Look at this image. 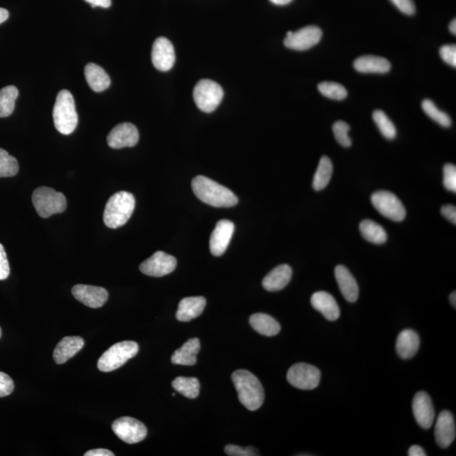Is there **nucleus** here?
Listing matches in <instances>:
<instances>
[{
	"mask_svg": "<svg viewBox=\"0 0 456 456\" xmlns=\"http://www.w3.org/2000/svg\"><path fill=\"white\" fill-rule=\"evenodd\" d=\"M401 12L412 15L416 12V6L413 0H391Z\"/></svg>",
	"mask_w": 456,
	"mask_h": 456,
	"instance_id": "37998d69",
	"label": "nucleus"
},
{
	"mask_svg": "<svg viewBox=\"0 0 456 456\" xmlns=\"http://www.w3.org/2000/svg\"><path fill=\"white\" fill-rule=\"evenodd\" d=\"M85 1L89 3L92 8H109L112 5L111 0H85Z\"/></svg>",
	"mask_w": 456,
	"mask_h": 456,
	"instance_id": "49530a36",
	"label": "nucleus"
},
{
	"mask_svg": "<svg viewBox=\"0 0 456 456\" xmlns=\"http://www.w3.org/2000/svg\"><path fill=\"white\" fill-rule=\"evenodd\" d=\"M318 90L323 96L333 100L341 101L348 96V91L342 85L330 81L319 83Z\"/></svg>",
	"mask_w": 456,
	"mask_h": 456,
	"instance_id": "c9c22d12",
	"label": "nucleus"
},
{
	"mask_svg": "<svg viewBox=\"0 0 456 456\" xmlns=\"http://www.w3.org/2000/svg\"><path fill=\"white\" fill-rule=\"evenodd\" d=\"M18 96V89L14 85L0 90V118H7L13 114Z\"/></svg>",
	"mask_w": 456,
	"mask_h": 456,
	"instance_id": "2f4dec72",
	"label": "nucleus"
},
{
	"mask_svg": "<svg viewBox=\"0 0 456 456\" xmlns=\"http://www.w3.org/2000/svg\"><path fill=\"white\" fill-rule=\"evenodd\" d=\"M112 430L121 440L130 444L142 442L147 435L145 424L130 416L115 420Z\"/></svg>",
	"mask_w": 456,
	"mask_h": 456,
	"instance_id": "9d476101",
	"label": "nucleus"
},
{
	"mask_svg": "<svg viewBox=\"0 0 456 456\" xmlns=\"http://www.w3.org/2000/svg\"><path fill=\"white\" fill-rule=\"evenodd\" d=\"M14 382L8 374L0 372V398L10 395L14 391Z\"/></svg>",
	"mask_w": 456,
	"mask_h": 456,
	"instance_id": "a19ab883",
	"label": "nucleus"
},
{
	"mask_svg": "<svg viewBox=\"0 0 456 456\" xmlns=\"http://www.w3.org/2000/svg\"><path fill=\"white\" fill-rule=\"evenodd\" d=\"M8 18H9V12H8V10L3 9V8H0V24H2V23L7 21Z\"/></svg>",
	"mask_w": 456,
	"mask_h": 456,
	"instance_id": "09e8293b",
	"label": "nucleus"
},
{
	"mask_svg": "<svg viewBox=\"0 0 456 456\" xmlns=\"http://www.w3.org/2000/svg\"><path fill=\"white\" fill-rule=\"evenodd\" d=\"M253 329L264 337H275L280 332V326L276 319L266 314H255L249 318Z\"/></svg>",
	"mask_w": 456,
	"mask_h": 456,
	"instance_id": "cd10ccee",
	"label": "nucleus"
},
{
	"mask_svg": "<svg viewBox=\"0 0 456 456\" xmlns=\"http://www.w3.org/2000/svg\"><path fill=\"white\" fill-rule=\"evenodd\" d=\"M225 453L229 456H255L260 455L255 448L249 446L242 448L229 444L225 447Z\"/></svg>",
	"mask_w": 456,
	"mask_h": 456,
	"instance_id": "58836bf2",
	"label": "nucleus"
},
{
	"mask_svg": "<svg viewBox=\"0 0 456 456\" xmlns=\"http://www.w3.org/2000/svg\"><path fill=\"white\" fill-rule=\"evenodd\" d=\"M32 200L38 215L42 218L63 213L67 208L64 194L48 187H40L35 190Z\"/></svg>",
	"mask_w": 456,
	"mask_h": 456,
	"instance_id": "423d86ee",
	"label": "nucleus"
},
{
	"mask_svg": "<svg viewBox=\"0 0 456 456\" xmlns=\"http://www.w3.org/2000/svg\"><path fill=\"white\" fill-rule=\"evenodd\" d=\"M18 171L17 160L0 148V178L15 176Z\"/></svg>",
	"mask_w": 456,
	"mask_h": 456,
	"instance_id": "f704fd0d",
	"label": "nucleus"
},
{
	"mask_svg": "<svg viewBox=\"0 0 456 456\" xmlns=\"http://www.w3.org/2000/svg\"><path fill=\"white\" fill-rule=\"evenodd\" d=\"M177 267V260L167 253L158 251L140 264V270L146 276L162 278L174 271Z\"/></svg>",
	"mask_w": 456,
	"mask_h": 456,
	"instance_id": "f8f14e48",
	"label": "nucleus"
},
{
	"mask_svg": "<svg viewBox=\"0 0 456 456\" xmlns=\"http://www.w3.org/2000/svg\"><path fill=\"white\" fill-rule=\"evenodd\" d=\"M412 412L416 423L424 430H428L434 423L435 412L430 396L426 392L416 394L412 401Z\"/></svg>",
	"mask_w": 456,
	"mask_h": 456,
	"instance_id": "dca6fc26",
	"label": "nucleus"
},
{
	"mask_svg": "<svg viewBox=\"0 0 456 456\" xmlns=\"http://www.w3.org/2000/svg\"><path fill=\"white\" fill-rule=\"evenodd\" d=\"M85 76L90 88L96 92H103L110 87V77L99 65L90 63L85 66Z\"/></svg>",
	"mask_w": 456,
	"mask_h": 456,
	"instance_id": "bb28decb",
	"label": "nucleus"
},
{
	"mask_svg": "<svg viewBox=\"0 0 456 456\" xmlns=\"http://www.w3.org/2000/svg\"><path fill=\"white\" fill-rule=\"evenodd\" d=\"M270 1L276 6H286L291 3L292 0H270Z\"/></svg>",
	"mask_w": 456,
	"mask_h": 456,
	"instance_id": "8fccbe9b",
	"label": "nucleus"
},
{
	"mask_svg": "<svg viewBox=\"0 0 456 456\" xmlns=\"http://www.w3.org/2000/svg\"><path fill=\"white\" fill-rule=\"evenodd\" d=\"M135 200L133 194L120 191L109 199L105 206L103 221L109 228L116 229L122 227L133 214Z\"/></svg>",
	"mask_w": 456,
	"mask_h": 456,
	"instance_id": "7ed1b4c3",
	"label": "nucleus"
},
{
	"mask_svg": "<svg viewBox=\"0 0 456 456\" xmlns=\"http://www.w3.org/2000/svg\"><path fill=\"white\" fill-rule=\"evenodd\" d=\"M351 128L348 124L344 121H337L334 124L333 132L337 142L341 146L344 147H350L352 146V140L350 139L348 132Z\"/></svg>",
	"mask_w": 456,
	"mask_h": 456,
	"instance_id": "e433bc0d",
	"label": "nucleus"
},
{
	"mask_svg": "<svg viewBox=\"0 0 456 456\" xmlns=\"http://www.w3.org/2000/svg\"><path fill=\"white\" fill-rule=\"evenodd\" d=\"M1 336H2V330L1 328H0V337H1Z\"/></svg>",
	"mask_w": 456,
	"mask_h": 456,
	"instance_id": "864d4df0",
	"label": "nucleus"
},
{
	"mask_svg": "<svg viewBox=\"0 0 456 456\" xmlns=\"http://www.w3.org/2000/svg\"><path fill=\"white\" fill-rule=\"evenodd\" d=\"M206 305L204 297H189L182 299L176 313L178 321L189 322L203 313Z\"/></svg>",
	"mask_w": 456,
	"mask_h": 456,
	"instance_id": "4be33fe9",
	"label": "nucleus"
},
{
	"mask_svg": "<svg viewBox=\"0 0 456 456\" xmlns=\"http://www.w3.org/2000/svg\"><path fill=\"white\" fill-rule=\"evenodd\" d=\"M235 225L229 220H221L217 222L210 239V249L213 255L221 256L227 251Z\"/></svg>",
	"mask_w": 456,
	"mask_h": 456,
	"instance_id": "2eb2a0df",
	"label": "nucleus"
},
{
	"mask_svg": "<svg viewBox=\"0 0 456 456\" xmlns=\"http://www.w3.org/2000/svg\"><path fill=\"white\" fill-rule=\"evenodd\" d=\"M322 30L316 26H309L299 29L297 32H288L284 45L287 48L297 51H305L313 48L321 40Z\"/></svg>",
	"mask_w": 456,
	"mask_h": 456,
	"instance_id": "9b49d317",
	"label": "nucleus"
},
{
	"mask_svg": "<svg viewBox=\"0 0 456 456\" xmlns=\"http://www.w3.org/2000/svg\"><path fill=\"white\" fill-rule=\"evenodd\" d=\"M353 66L357 71L365 74H385L391 69V62L387 58L373 56L357 58Z\"/></svg>",
	"mask_w": 456,
	"mask_h": 456,
	"instance_id": "393cba45",
	"label": "nucleus"
},
{
	"mask_svg": "<svg viewBox=\"0 0 456 456\" xmlns=\"http://www.w3.org/2000/svg\"><path fill=\"white\" fill-rule=\"evenodd\" d=\"M371 202L374 208L382 216L393 221H403L407 216V210L399 198L388 191H378L372 194Z\"/></svg>",
	"mask_w": 456,
	"mask_h": 456,
	"instance_id": "6e6552de",
	"label": "nucleus"
},
{
	"mask_svg": "<svg viewBox=\"0 0 456 456\" xmlns=\"http://www.w3.org/2000/svg\"><path fill=\"white\" fill-rule=\"evenodd\" d=\"M434 435L436 442L441 448H448L453 443L456 436V427L454 416L449 411L439 413L435 425Z\"/></svg>",
	"mask_w": 456,
	"mask_h": 456,
	"instance_id": "a211bd4d",
	"label": "nucleus"
},
{
	"mask_svg": "<svg viewBox=\"0 0 456 456\" xmlns=\"http://www.w3.org/2000/svg\"><path fill=\"white\" fill-rule=\"evenodd\" d=\"M139 131L134 124L123 123L118 124L108 135V146L114 149L135 146L139 142Z\"/></svg>",
	"mask_w": 456,
	"mask_h": 456,
	"instance_id": "4468645a",
	"label": "nucleus"
},
{
	"mask_svg": "<svg viewBox=\"0 0 456 456\" xmlns=\"http://www.w3.org/2000/svg\"><path fill=\"white\" fill-rule=\"evenodd\" d=\"M175 51L173 44L166 37H158L154 42L151 51V61L154 67L160 71H169L174 67Z\"/></svg>",
	"mask_w": 456,
	"mask_h": 456,
	"instance_id": "ddd939ff",
	"label": "nucleus"
},
{
	"mask_svg": "<svg viewBox=\"0 0 456 456\" xmlns=\"http://www.w3.org/2000/svg\"><path fill=\"white\" fill-rule=\"evenodd\" d=\"M422 108L425 114L430 118L438 123L439 126L444 128L451 126L452 121L450 117L436 106L434 101L430 99H425L422 103Z\"/></svg>",
	"mask_w": 456,
	"mask_h": 456,
	"instance_id": "473e14b6",
	"label": "nucleus"
},
{
	"mask_svg": "<svg viewBox=\"0 0 456 456\" xmlns=\"http://www.w3.org/2000/svg\"><path fill=\"white\" fill-rule=\"evenodd\" d=\"M335 276H336L339 288L341 292L343 297L349 303H355L360 295V288H358L356 279L352 275L348 268L344 266H338L335 270Z\"/></svg>",
	"mask_w": 456,
	"mask_h": 456,
	"instance_id": "aec40b11",
	"label": "nucleus"
},
{
	"mask_svg": "<svg viewBox=\"0 0 456 456\" xmlns=\"http://www.w3.org/2000/svg\"><path fill=\"white\" fill-rule=\"evenodd\" d=\"M53 117L54 126L60 133L68 135L75 131L78 124V115L75 100L67 90H62L58 93Z\"/></svg>",
	"mask_w": 456,
	"mask_h": 456,
	"instance_id": "20e7f679",
	"label": "nucleus"
},
{
	"mask_svg": "<svg viewBox=\"0 0 456 456\" xmlns=\"http://www.w3.org/2000/svg\"><path fill=\"white\" fill-rule=\"evenodd\" d=\"M200 350V340L198 338H191L174 353L171 361L176 365H194L197 362L196 356Z\"/></svg>",
	"mask_w": 456,
	"mask_h": 456,
	"instance_id": "a878e982",
	"label": "nucleus"
},
{
	"mask_svg": "<svg viewBox=\"0 0 456 456\" xmlns=\"http://www.w3.org/2000/svg\"><path fill=\"white\" fill-rule=\"evenodd\" d=\"M420 346V338L415 330L407 329L401 331L396 341V352L403 360L415 356Z\"/></svg>",
	"mask_w": 456,
	"mask_h": 456,
	"instance_id": "5701e85b",
	"label": "nucleus"
},
{
	"mask_svg": "<svg viewBox=\"0 0 456 456\" xmlns=\"http://www.w3.org/2000/svg\"><path fill=\"white\" fill-rule=\"evenodd\" d=\"M171 396H176V394L173 393V394H171Z\"/></svg>",
	"mask_w": 456,
	"mask_h": 456,
	"instance_id": "5fc2aeb1",
	"label": "nucleus"
},
{
	"mask_svg": "<svg viewBox=\"0 0 456 456\" xmlns=\"http://www.w3.org/2000/svg\"><path fill=\"white\" fill-rule=\"evenodd\" d=\"M373 119L374 123L376 124L378 128L381 132V134L388 140H393L396 138L397 132L396 126H394L392 121L389 119V117L385 115V112L381 110H375L373 114Z\"/></svg>",
	"mask_w": 456,
	"mask_h": 456,
	"instance_id": "72a5a7b5",
	"label": "nucleus"
},
{
	"mask_svg": "<svg viewBox=\"0 0 456 456\" xmlns=\"http://www.w3.org/2000/svg\"><path fill=\"white\" fill-rule=\"evenodd\" d=\"M175 391L189 399H196L200 394L201 384L196 378L178 377L171 383Z\"/></svg>",
	"mask_w": 456,
	"mask_h": 456,
	"instance_id": "7c9ffc66",
	"label": "nucleus"
},
{
	"mask_svg": "<svg viewBox=\"0 0 456 456\" xmlns=\"http://www.w3.org/2000/svg\"><path fill=\"white\" fill-rule=\"evenodd\" d=\"M10 273L9 260L3 245L0 244V280L9 278Z\"/></svg>",
	"mask_w": 456,
	"mask_h": 456,
	"instance_id": "79ce46f5",
	"label": "nucleus"
},
{
	"mask_svg": "<svg viewBox=\"0 0 456 456\" xmlns=\"http://www.w3.org/2000/svg\"><path fill=\"white\" fill-rule=\"evenodd\" d=\"M442 215L453 224H456V208L455 205H444L441 209Z\"/></svg>",
	"mask_w": 456,
	"mask_h": 456,
	"instance_id": "c03bdc74",
	"label": "nucleus"
},
{
	"mask_svg": "<svg viewBox=\"0 0 456 456\" xmlns=\"http://www.w3.org/2000/svg\"><path fill=\"white\" fill-rule=\"evenodd\" d=\"M450 301L451 305L453 306L454 307H456V294H455V292H452V294H450Z\"/></svg>",
	"mask_w": 456,
	"mask_h": 456,
	"instance_id": "603ef678",
	"label": "nucleus"
},
{
	"mask_svg": "<svg viewBox=\"0 0 456 456\" xmlns=\"http://www.w3.org/2000/svg\"><path fill=\"white\" fill-rule=\"evenodd\" d=\"M287 379L292 387L304 391H311L319 387L321 373L313 365L299 362L292 365L288 370Z\"/></svg>",
	"mask_w": 456,
	"mask_h": 456,
	"instance_id": "1a4fd4ad",
	"label": "nucleus"
},
{
	"mask_svg": "<svg viewBox=\"0 0 456 456\" xmlns=\"http://www.w3.org/2000/svg\"><path fill=\"white\" fill-rule=\"evenodd\" d=\"M444 185L451 192H456V167L451 163L444 167Z\"/></svg>",
	"mask_w": 456,
	"mask_h": 456,
	"instance_id": "4c0bfd02",
	"label": "nucleus"
},
{
	"mask_svg": "<svg viewBox=\"0 0 456 456\" xmlns=\"http://www.w3.org/2000/svg\"><path fill=\"white\" fill-rule=\"evenodd\" d=\"M450 33L452 34L455 35L456 34V21L455 19H453V21L451 22L450 26H449Z\"/></svg>",
	"mask_w": 456,
	"mask_h": 456,
	"instance_id": "3c124183",
	"label": "nucleus"
},
{
	"mask_svg": "<svg viewBox=\"0 0 456 456\" xmlns=\"http://www.w3.org/2000/svg\"><path fill=\"white\" fill-rule=\"evenodd\" d=\"M221 85L210 80H201L194 89V100L197 107L205 112L215 111L223 99Z\"/></svg>",
	"mask_w": 456,
	"mask_h": 456,
	"instance_id": "0eeeda50",
	"label": "nucleus"
},
{
	"mask_svg": "<svg viewBox=\"0 0 456 456\" xmlns=\"http://www.w3.org/2000/svg\"><path fill=\"white\" fill-rule=\"evenodd\" d=\"M333 174V165L330 159L323 155L319 161L316 173L314 174L313 180V188L314 190L321 191L329 185Z\"/></svg>",
	"mask_w": 456,
	"mask_h": 456,
	"instance_id": "c756f323",
	"label": "nucleus"
},
{
	"mask_svg": "<svg viewBox=\"0 0 456 456\" xmlns=\"http://www.w3.org/2000/svg\"><path fill=\"white\" fill-rule=\"evenodd\" d=\"M409 456H426L427 453L423 449L422 447L419 446H413L408 450Z\"/></svg>",
	"mask_w": 456,
	"mask_h": 456,
	"instance_id": "de8ad7c7",
	"label": "nucleus"
},
{
	"mask_svg": "<svg viewBox=\"0 0 456 456\" xmlns=\"http://www.w3.org/2000/svg\"><path fill=\"white\" fill-rule=\"evenodd\" d=\"M442 60L448 65L456 67V46L455 44L444 45L439 49Z\"/></svg>",
	"mask_w": 456,
	"mask_h": 456,
	"instance_id": "ea45409f",
	"label": "nucleus"
},
{
	"mask_svg": "<svg viewBox=\"0 0 456 456\" xmlns=\"http://www.w3.org/2000/svg\"><path fill=\"white\" fill-rule=\"evenodd\" d=\"M72 294L78 301L83 303L85 306L99 309L108 301V292L103 287L76 285L72 288Z\"/></svg>",
	"mask_w": 456,
	"mask_h": 456,
	"instance_id": "f3484780",
	"label": "nucleus"
},
{
	"mask_svg": "<svg viewBox=\"0 0 456 456\" xmlns=\"http://www.w3.org/2000/svg\"><path fill=\"white\" fill-rule=\"evenodd\" d=\"M139 352L137 343L126 341L116 343L108 349L97 362V368L101 372H112L118 369L131 360Z\"/></svg>",
	"mask_w": 456,
	"mask_h": 456,
	"instance_id": "39448f33",
	"label": "nucleus"
},
{
	"mask_svg": "<svg viewBox=\"0 0 456 456\" xmlns=\"http://www.w3.org/2000/svg\"><path fill=\"white\" fill-rule=\"evenodd\" d=\"M232 380L240 403L249 411H256L263 405L264 392L262 385L248 370L239 369L233 373Z\"/></svg>",
	"mask_w": 456,
	"mask_h": 456,
	"instance_id": "f03ea898",
	"label": "nucleus"
},
{
	"mask_svg": "<svg viewBox=\"0 0 456 456\" xmlns=\"http://www.w3.org/2000/svg\"><path fill=\"white\" fill-rule=\"evenodd\" d=\"M292 276V268L288 264H280L264 278L262 285L269 292L280 291L290 282Z\"/></svg>",
	"mask_w": 456,
	"mask_h": 456,
	"instance_id": "b1692460",
	"label": "nucleus"
},
{
	"mask_svg": "<svg viewBox=\"0 0 456 456\" xmlns=\"http://www.w3.org/2000/svg\"><path fill=\"white\" fill-rule=\"evenodd\" d=\"M192 189L198 199L214 208H233L239 203L231 190L205 176L194 178Z\"/></svg>",
	"mask_w": 456,
	"mask_h": 456,
	"instance_id": "f257e3e1",
	"label": "nucleus"
},
{
	"mask_svg": "<svg viewBox=\"0 0 456 456\" xmlns=\"http://www.w3.org/2000/svg\"><path fill=\"white\" fill-rule=\"evenodd\" d=\"M360 232L364 239L374 244H383L387 240V233L383 227L371 220L362 221L360 226Z\"/></svg>",
	"mask_w": 456,
	"mask_h": 456,
	"instance_id": "c85d7f7f",
	"label": "nucleus"
},
{
	"mask_svg": "<svg viewBox=\"0 0 456 456\" xmlns=\"http://www.w3.org/2000/svg\"><path fill=\"white\" fill-rule=\"evenodd\" d=\"M85 341L80 337H67L58 343L53 352V360L57 364H63L84 348Z\"/></svg>",
	"mask_w": 456,
	"mask_h": 456,
	"instance_id": "412c9836",
	"label": "nucleus"
},
{
	"mask_svg": "<svg viewBox=\"0 0 456 456\" xmlns=\"http://www.w3.org/2000/svg\"><path fill=\"white\" fill-rule=\"evenodd\" d=\"M311 304L314 310L323 314L330 321H335L340 317L341 312L337 300L327 292H315L311 297Z\"/></svg>",
	"mask_w": 456,
	"mask_h": 456,
	"instance_id": "6ab92c4d",
	"label": "nucleus"
},
{
	"mask_svg": "<svg viewBox=\"0 0 456 456\" xmlns=\"http://www.w3.org/2000/svg\"><path fill=\"white\" fill-rule=\"evenodd\" d=\"M85 456H115L112 451L106 449L92 450L85 453Z\"/></svg>",
	"mask_w": 456,
	"mask_h": 456,
	"instance_id": "a18cd8bd",
	"label": "nucleus"
}]
</instances>
